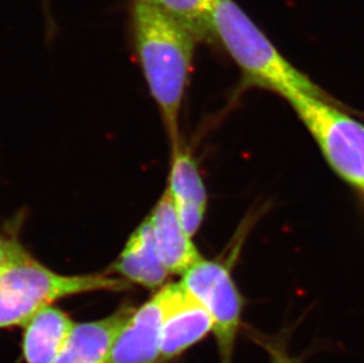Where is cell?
Wrapping results in <instances>:
<instances>
[{
  "instance_id": "cell-14",
  "label": "cell",
  "mask_w": 364,
  "mask_h": 363,
  "mask_svg": "<svg viewBox=\"0 0 364 363\" xmlns=\"http://www.w3.org/2000/svg\"><path fill=\"white\" fill-rule=\"evenodd\" d=\"M255 341L267 350L269 363H299L297 359L289 353L288 346L282 337L256 336Z\"/></svg>"
},
{
  "instance_id": "cell-10",
  "label": "cell",
  "mask_w": 364,
  "mask_h": 363,
  "mask_svg": "<svg viewBox=\"0 0 364 363\" xmlns=\"http://www.w3.org/2000/svg\"><path fill=\"white\" fill-rule=\"evenodd\" d=\"M134 308L123 307L104 319L76 323L62 353L52 363H107L118 332Z\"/></svg>"
},
{
  "instance_id": "cell-5",
  "label": "cell",
  "mask_w": 364,
  "mask_h": 363,
  "mask_svg": "<svg viewBox=\"0 0 364 363\" xmlns=\"http://www.w3.org/2000/svg\"><path fill=\"white\" fill-rule=\"evenodd\" d=\"M181 283L213 320V332L220 363H232L242 326L244 300L230 268L220 261L202 257L183 274Z\"/></svg>"
},
{
  "instance_id": "cell-12",
  "label": "cell",
  "mask_w": 364,
  "mask_h": 363,
  "mask_svg": "<svg viewBox=\"0 0 364 363\" xmlns=\"http://www.w3.org/2000/svg\"><path fill=\"white\" fill-rule=\"evenodd\" d=\"M76 323L66 312L46 307L24 325L21 353L26 363H52L62 353Z\"/></svg>"
},
{
  "instance_id": "cell-15",
  "label": "cell",
  "mask_w": 364,
  "mask_h": 363,
  "mask_svg": "<svg viewBox=\"0 0 364 363\" xmlns=\"http://www.w3.org/2000/svg\"><path fill=\"white\" fill-rule=\"evenodd\" d=\"M5 254H6V240H4V238L0 237V267L3 264Z\"/></svg>"
},
{
  "instance_id": "cell-13",
  "label": "cell",
  "mask_w": 364,
  "mask_h": 363,
  "mask_svg": "<svg viewBox=\"0 0 364 363\" xmlns=\"http://www.w3.org/2000/svg\"><path fill=\"white\" fill-rule=\"evenodd\" d=\"M162 11L189 30L197 41L215 36L213 12L215 0H143Z\"/></svg>"
},
{
  "instance_id": "cell-2",
  "label": "cell",
  "mask_w": 364,
  "mask_h": 363,
  "mask_svg": "<svg viewBox=\"0 0 364 363\" xmlns=\"http://www.w3.org/2000/svg\"><path fill=\"white\" fill-rule=\"evenodd\" d=\"M130 283L107 275H63L45 267L17 238L6 240L0 267V329L24 326L62 298L97 291H124Z\"/></svg>"
},
{
  "instance_id": "cell-6",
  "label": "cell",
  "mask_w": 364,
  "mask_h": 363,
  "mask_svg": "<svg viewBox=\"0 0 364 363\" xmlns=\"http://www.w3.org/2000/svg\"><path fill=\"white\" fill-rule=\"evenodd\" d=\"M168 307L166 285L134 309L118 332L107 363H159L163 325Z\"/></svg>"
},
{
  "instance_id": "cell-7",
  "label": "cell",
  "mask_w": 364,
  "mask_h": 363,
  "mask_svg": "<svg viewBox=\"0 0 364 363\" xmlns=\"http://www.w3.org/2000/svg\"><path fill=\"white\" fill-rule=\"evenodd\" d=\"M163 325L159 362L175 360L213 332V320L182 283H170Z\"/></svg>"
},
{
  "instance_id": "cell-9",
  "label": "cell",
  "mask_w": 364,
  "mask_h": 363,
  "mask_svg": "<svg viewBox=\"0 0 364 363\" xmlns=\"http://www.w3.org/2000/svg\"><path fill=\"white\" fill-rule=\"evenodd\" d=\"M159 256L170 274L183 275L202 258L183 228L168 189L149 216Z\"/></svg>"
},
{
  "instance_id": "cell-3",
  "label": "cell",
  "mask_w": 364,
  "mask_h": 363,
  "mask_svg": "<svg viewBox=\"0 0 364 363\" xmlns=\"http://www.w3.org/2000/svg\"><path fill=\"white\" fill-rule=\"evenodd\" d=\"M213 28L241 69L247 85L272 90L287 100L304 93L326 97L308 75L279 53L235 0H215Z\"/></svg>"
},
{
  "instance_id": "cell-4",
  "label": "cell",
  "mask_w": 364,
  "mask_h": 363,
  "mask_svg": "<svg viewBox=\"0 0 364 363\" xmlns=\"http://www.w3.org/2000/svg\"><path fill=\"white\" fill-rule=\"evenodd\" d=\"M320 147L330 168L364 199V125L329 103L326 97L289 98Z\"/></svg>"
},
{
  "instance_id": "cell-8",
  "label": "cell",
  "mask_w": 364,
  "mask_h": 363,
  "mask_svg": "<svg viewBox=\"0 0 364 363\" xmlns=\"http://www.w3.org/2000/svg\"><path fill=\"white\" fill-rule=\"evenodd\" d=\"M168 191L183 228L193 237L205 216L208 195L196 159L181 143L172 147Z\"/></svg>"
},
{
  "instance_id": "cell-11",
  "label": "cell",
  "mask_w": 364,
  "mask_h": 363,
  "mask_svg": "<svg viewBox=\"0 0 364 363\" xmlns=\"http://www.w3.org/2000/svg\"><path fill=\"white\" fill-rule=\"evenodd\" d=\"M111 270L129 283L144 288L156 289L164 285L170 273L159 256L149 217L131 233Z\"/></svg>"
},
{
  "instance_id": "cell-1",
  "label": "cell",
  "mask_w": 364,
  "mask_h": 363,
  "mask_svg": "<svg viewBox=\"0 0 364 363\" xmlns=\"http://www.w3.org/2000/svg\"><path fill=\"white\" fill-rule=\"evenodd\" d=\"M132 28L145 80L175 147L179 144V111L197 39L178 21L143 0L134 1Z\"/></svg>"
}]
</instances>
